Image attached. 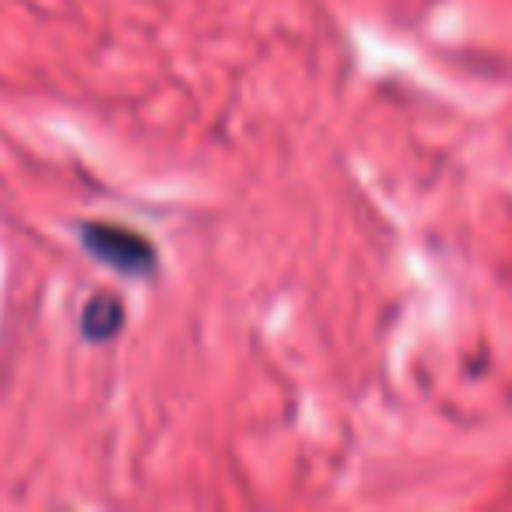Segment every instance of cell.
<instances>
[{
	"label": "cell",
	"mask_w": 512,
	"mask_h": 512,
	"mask_svg": "<svg viewBox=\"0 0 512 512\" xmlns=\"http://www.w3.org/2000/svg\"><path fill=\"white\" fill-rule=\"evenodd\" d=\"M85 246L92 249L99 260L113 264L116 271L144 274L155 267V246L134 228L123 225H85Z\"/></svg>",
	"instance_id": "6da1fadb"
},
{
	"label": "cell",
	"mask_w": 512,
	"mask_h": 512,
	"mask_svg": "<svg viewBox=\"0 0 512 512\" xmlns=\"http://www.w3.org/2000/svg\"><path fill=\"white\" fill-rule=\"evenodd\" d=\"M120 323H123V306H120V299H113V295L99 292L85 306V334L95 337V341L113 337L116 330H120Z\"/></svg>",
	"instance_id": "7a4b0ae2"
}]
</instances>
